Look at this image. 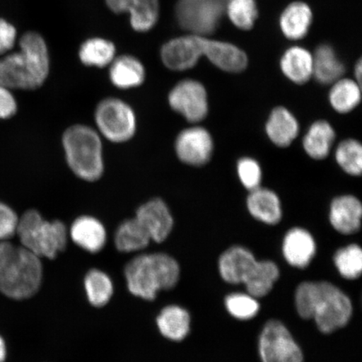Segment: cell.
Listing matches in <instances>:
<instances>
[{
  "label": "cell",
  "instance_id": "cell-1",
  "mask_svg": "<svg viewBox=\"0 0 362 362\" xmlns=\"http://www.w3.org/2000/svg\"><path fill=\"white\" fill-rule=\"evenodd\" d=\"M296 305L303 319H314L321 332L329 334L349 322V297L329 282H305L297 288Z\"/></svg>",
  "mask_w": 362,
  "mask_h": 362
},
{
  "label": "cell",
  "instance_id": "cell-2",
  "mask_svg": "<svg viewBox=\"0 0 362 362\" xmlns=\"http://www.w3.org/2000/svg\"><path fill=\"white\" fill-rule=\"evenodd\" d=\"M49 58L42 35L27 33L20 40V51L0 59V85L11 90L37 89L47 81Z\"/></svg>",
  "mask_w": 362,
  "mask_h": 362
},
{
  "label": "cell",
  "instance_id": "cell-3",
  "mask_svg": "<svg viewBox=\"0 0 362 362\" xmlns=\"http://www.w3.org/2000/svg\"><path fill=\"white\" fill-rule=\"evenodd\" d=\"M129 291L134 296L153 300L160 291H168L177 284L178 262L165 253H151L134 257L124 270Z\"/></svg>",
  "mask_w": 362,
  "mask_h": 362
},
{
  "label": "cell",
  "instance_id": "cell-4",
  "mask_svg": "<svg viewBox=\"0 0 362 362\" xmlns=\"http://www.w3.org/2000/svg\"><path fill=\"white\" fill-rule=\"evenodd\" d=\"M68 166L78 178L93 182L102 177L104 171L101 135L92 127L72 125L62 136Z\"/></svg>",
  "mask_w": 362,
  "mask_h": 362
},
{
  "label": "cell",
  "instance_id": "cell-5",
  "mask_svg": "<svg viewBox=\"0 0 362 362\" xmlns=\"http://www.w3.org/2000/svg\"><path fill=\"white\" fill-rule=\"evenodd\" d=\"M16 233L22 247L40 257L56 259L68 242L66 226L61 221H47L36 210L25 212L19 218Z\"/></svg>",
  "mask_w": 362,
  "mask_h": 362
},
{
  "label": "cell",
  "instance_id": "cell-6",
  "mask_svg": "<svg viewBox=\"0 0 362 362\" xmlns=\"http://www.w3.org/2000/svg\"><path fill=\"white\" fill-rule=\"evenodd\" d=\"M42 274L40 257L17 247L15 255L0 270V291L13 300H25L39 291Z\"/></svg>",
  "mask_w": 362,
  "mask_h": 362
},
{
  "label": "cell",
  "instance_id": "cell-7",
  "mask_svg": "<svg viewBox=\"0 0 362 362\" xmlns=\"http://www.w3.org/2000/svg\"><path fill=\"white\" fill-rule=\"evenodd\" d=\"M94 117L99 134L112 143L128 142L137 129L132 107L119 98L103 99L98 103Z\"/></svg>",
  "mask_w": 362,
  "mask_h": 362
},
{
  "label": "cell",
  "instance_id": "cell-8",
  "mask_svg": "<svg viewBox=\"0 0 362 362\" xmlns=\"http://www.w3.org/2000/svg\"><path fill=\"white\" fill-rule=\"evenodd\" d=\"M228 0H179L176 18L182 28L192 35L214 33L226 11Z\"/></svg>",
  "mask_w": 362,
  "mask_h": 362
},
{
  "label": "cell",
  "instance_id": "cell-9",
  "mask_svg": "<svg viewBox=\"0 0 362 362\" xmlns=\"http://www.w3.org/2000/svg\"><path fill=\"white\" fill-rule=\"evenodd\" d=\"M259 349L262 362H304L300 347L279 320H270L265 325Z\"/></svg>",
  "mask_w": 362,
  "mask_h": 362
},
{
  "label": "cell",
  "instance_id": "cell-10",
  "mask_svg": "<svg viewBox=\"0 0 362 362\" xmlns=\"http://www.w3.org/2000/svg\"><path fill=\"white\" fill-rule=\"evenodd\" d=\"M168 100L172 110L192 124L205 119L209 110L206 90L197 80L180 81L170 90Z\"/></svg>",
  "mask_w": 362,
  "mask_h": 362
},
{
  "label": "cell",
  "instance_id": "cell-11",
  "mask_svg": "<svg viewBox=\"0 0 362 362\" xmlns=\"http://www.w3.org/2000/svg\"><path fill=\"white\" fill-rule=\"evenodd\" d=\"M214 139L203 127L185 129L175 139L176 156L188 165L201 166L209 162L214 153Z\"/></svg>",
  "mask_w": 362,
  "mask_h": 362
},
{
  "label": "cell",
  "instance_id": "cell-12",
  "mask_svg": "<svg viewBox=\"0 0 362 362\" xmlns=\"http://www.w3.org/2000/svg\"><path fill=\"white\" fill-rule=\"evenodd\" d=\"M202 37L192 34L171 40L162 47L163 63L172 71L191 69L203 57Z\"/></svg>",
  "mask_w": 362,
  "mask_h": 362
},
{
  "label": "cell",
  "instance_id": "cell-13",
  "mask_svg": "<svg viewBox=\"0 0 362 362\" xmlns=\"http://www.w3.org/2000/svg\"><path fill=\"white\" fill-rule=\"evenodd\" d=\"M135 218L147 230L151 241L160 243L169 237L174 226V219L166 203L153 198L143 204L136 211Z\"/></svg>",
  "mask_w": 362,
  "mask_h": 362
},
{
  "label": "cell",
  "instance_id": "cell-14",
  "mask_svg": "<svg viewBox=\"0 0 362 362\" xmlns=\"http://www.w3.org/2000/svg\"><path fill=\"white\" fill-rule=\"evenodd\" d=\"M107 6L113 12H128L133 28L139 33H146L153 28L158 18V0H106Z\"/></svg>",
  "mask_w": 362,
  "mask_h": 362
},
{
  "label": "cell",
  "instance_id": "cell-15",
  "mask_svg": "<svg viewBox=\"0 0 362 362\" xmlns=\"http://www.w3.org/2000/svg\"><path fill=\"white\" fill-rule=\"evenodd\" d=\"M203 57L212 64L228 72H241L246 69L247 57L241 49L233 44L217 42L202 37Z\"/></svg>",
  "mask_w": 362,
  "mask_h": 362
},
{
  "label": "cell",
  "instance_id": "cell-16",
  "mask_svg": "<svg viewBox=\"0 0 362 362\" xmlns=\"http://www.w3.org/2000/svg\"><path fill=\"white\" fill-rule=\"evenodd\" d=\"M361 216V203L351 194L334 198L330 204V223L339 233L350 235L358 232Z\"/></svg>",
  "mask_w": 362,
  "mask_h": 362
},
{
  "label": "cell",
  "instance_id": "cell-17",
  "mask_svg": "<svg viewBox=\"0 0 362 362\" xmlns=\"http://www.w3.org/2000/svg\"><path fill=\"white\" fill-rule=\"evenodd\" d=\"M285 259L296 268L305 269L316 253V243L305 229L294 228L285 235L283 243Z\"/></svg>",
  "mask_w": 362,
  "mask_h": 362
},
{
  "label": "cell",
  "instance_id": "cell-18",
  "mask_svg": "<svg viewBox=\"0 0 362 362\" xmlns=\"http://www.w3.org/2000/svg\"><path fill=\"white\" fill-rule=\"evenodd\" d=\"M256 262L255 257L247 248L235 246L221 255L218 264L220 274L226 283L241 284Z\"/></svg>",
  "mask_w": 362,
  "mask_h": 362
},
{
  "label": "cell",
  "instance_id": "cell-19",
  "mask_svg": "<svg viewBox=\"0 0 362 362\" xmlns=\"http://www.w3.org/2000/svg\"><path fill=\"white\" fill-rule=\"evenodd\" d=\"M70 237L76 245L89 252L101 251L107 241L106 229L100 221L90 216H81L71 226Z\"/></svg>",
  "mask_w": 362,
  "mask_h": 362
},
{
  "label": "cell",
  "instance_id": "cell-20",
  "mask_svg": "<svg viewBox=\"0 0 362 362\" xmlns=\"http://www.w3.org/2000/svg\"><path fill=\"white\" fill-rule=\"evenodd\" d=\"M247 209L255 219L268 225L278 224L282 218V206L278 194L269 189L259 187L250 192Z\"/></svg>",
  "mask_w": 362,
  "mask_h": 362
},
{
  "label": "cell",
  "instance_id": "cell-21",
  "mask_svg": "<svg viewBox=\"0 0 362 362\" xmlns=\"http://www.w3.org/2000/svg\"><path fill=\"white\" fill-rule=\"evenodd\" d=\"M265 129L271 141L280 148L291 146L300 132L296 117L284 107H276L272 111Z\"/></svg>",
  "mask_w": 362,
  "mask_h": 362
},
{
  "label": "cell",
  "instance_id": "cell-22",
  "mask_svg": "<svg viewBox=\"0 0 362 362\" xmlns=\"http://www.w3.org/2000/svg\"><path fill=\"white\" fill-rule=\"evenodd\" d=\"M110 66V78L117 88L128 90L138 88L146 80L144 66L134 57L115 58Z\"/></svg>",
  "mask_w": 362,
  "mask_h": 362
},
{
  "label": "cell",
  "instance_id": "cell-23",
  "mask_svg": "<svg viewBox=\"0 0 362 362\" xmlns=\"http://www.w3.org/2000/svg\"><path fill=\"white\" fill-rule=\"evenodd\" d=\"M280 67L293 83L305 84L313 76V56L304 48L292 47L284 54Z\"/></svg>",
  "mask_w": 362,
  "mask_h": 362
},
{
  "label": "cell",
  "instance_id": "cell-24",
  "mask_svg": "<svg viewBox=\"0 0 362 362\" xmlns=\"http://www.w3.org/2000/svg\"><path fill=\"white\" fill-rule=\"evenodd\" d=\"M156 322L162 336L174 341H182L188 336L191 328L188 311L177 305L164 308L158 315Z\"/></svg>",
  "mask_w": 362,
  "mask_h": 362
},
{
  "label": "cell",
  "instance_id": "cell-25",
  "mask_svg": "<svg viewBox=\"0 0 362 362\" xmlns=\"http://www.w3.org/2000/svg\"><path fill=\"white\" fill-rule=\"evenodd\" d=\"M336 139L332 124L325 120L315 122L306 133L303 146L308 156L314 160L327 158Z\"/></svg>",
  "mask_w": 362,
  "mask_h": 362
},
{
  "label": "cell",
  "instance_id": "cell-26",
  "mask_svg": "<svg viewBox=\"0 0 362 362\" xmlns=\"http://www.w3.org/2000/svg\"><path fill=\"white\" fill-rule=\"evenodd\" d=\"M345 66L329 45H321L313 57V76L322 84H333L342 78Z\"/></svg>",
  "mask_w": 362,
  "mask_h": 362
},
{
  "label": "cell",
  "instance_id": "cell-27",
  "mask_svg": "<svg viewBox=\"0 0 362 362\" xmlns=\"http://www.w3.org/2000/svg\"><path fill=\"white\" fill-rule=\"evenodd\" d=\"M312 19V11L306 4L294 2L282 13L280 27L288 39L300 40L305 37L309 31Z\"/></svg>",
  "mask_w": 362,
  "mask_h": 362
},
{
  "label": "cell",
  "instance_id": "cell-28",
  "mask_svg": "<svg viewBox=\"0 0 362 362\" xmlns=\"http://www.w3.org/2000/svg\"><path fill=\"white\" fill-rule=\"evenodd\" d=\"M279 277L278 266L272 261H257L243 284L247 293L255 298L267 296Z\"/></svg>",
  "mask_w": 362,
  "mask_h": 362
},
{
  "label": "cell",
  "instance_id": "cell-29",
  "mask_svg": "<svg viewBox=\"0 0 362 362\" xmlns=\"http://www.w3.org/2000/svg\"><path fill=\"white\" fill-rule=\"evenodd\" d=\"M115 241L117 250L132 252L147 247L151 238L147 230L134 217L120 224L116 230Z\"/></svg>",
  "mask_w": 362,
  "mask_h": 362
},
{
  "label": "cell",
  "instance_id": "cell-30",
  "mask_svg": "<svg viewBox=\"0 0 362 362\" xmlns=\"http://www.w3.org/2000/svg\"><path fill=\"white\" fill-rule=\"evenodd\" d=\"M361 86L355 80L341 78L333 83L329 100L334 111L341 115L351 112L361 100Z\"/></svg>",
  "mask_w": 362,
  "mask_h": 362
},
{
  "label": "cell",
  "instance_id": "cell-31",
  "mask_svg": "<svg viewBox=\"0 0 362 362\" xmlns=\"http://www.w3.org/2000/svg\"><path fill=\"white\" fill-rule=\"evenodd\" d=\"M115 45L107 40L93 38L88 40L80 48L79 57L88 66L99 68L110 66L115 58Z\"/></svg>",
  "mask_w": 362,
  "mask_h": 362
},
{
  "label": "cell",
  "instance_id": "cell-32",
  "mask_svg": "<svg viewBox=\"0 0 362 362\" xmlns=\"http://www.w3.org/2000/svg\"><path fill=\"white\" fill-rule=\"evenodd\" d=\"M84 287L90 304L95 307L106 305L113 294L111 279L98 269L88 272L84 279Z\"/></svg>",
  "mask_w": 362,
  "mask_h": 362
},
{
  "label": "cell",
  "instance_id": "cell-33",
  "mask_svg": "<svg viewBox=\"0 0 362 362\" xmlns=\"http://www.w3.org/2000/svg\"><path fill=\"white\" fill-rule=\"evenodd\" d=\"M336 160L346 174L359 176L362 171V146L356 139H348L339 144Z\"/></svg>",
  "mask_w": 362,
  "mask_h": 362
},
{
  "label": "cell",
  "instance_id": "cell-34",
  "mask_svg": "<svg viewBox=\"0 0 362 362\" xmlns=\"http://www.w3.org/2000/svg\"><path fill=\"white\" fill-rule=\"evenodd\" d=\"M334 262L343 278H359L362 272L361 248L356 244L342 247L334 255Z\"/></svg>",
  "mask_w": 362,
  "mask_h": 362
},
{
  "label": "cell",
  "instance_id": "cell-35",
  "mask_svg": "<svg viewBox=\"0 0 362 362\" xmlns=\"http://www.w3.org/2000/svg\"><path fill=\"white\" fill-rule=\"evenodd\" d=\"M226 11L234 25L245 30L252 28L259 16L255 0H228Z\"/></svg>",
  "mask_w": 362,
  "mask_h": 362
},
{
  "label": "cell",
  "instance_id": "cell-36",
  "mask_svg": "<svg viewBox=\"0 0 362 362\" xmlns=\"http://www.w3.org/2000/svg\"><path fill=\"white\" fill-rule=\"evenodd\" d=\"M225 305L234 318L247 320L259 313L260 305L256 298L249 293H234L226 296Z\"/></svg>",
  "mask_w": 362,
  "mask_h": 362
},
{
  "label": "cell",
  "instance_id": "cell-37",
  "mask_svg": "<svg viewBox=\"0 0 362 362\" xmlns=\"http://www.w3.org/2000/svg\"><path fill=\"white\" fill-rule=\"evenodd\" d=\"M238 174L243 187L248 191L260 187L262 178L261 166L255 158L245 157L238 163Z\"/></svg>",
  "mask_w": 362,
  "mask_h": 362
},
{
  "label": "cell",
  "instance_id": "cell-38",
  "mask_svg": "<svg viewBox=\"0 0 362 362\" xmlns=\"http://www.w3.org/2000/svg\"><path fill=\"white\" fill-rule=\"evenodd\" d=\"M19 217L6 204L0 202V241H6L16 233Z\"/></svg>",
  "mask_w": 362,
  "mask_h": 362
},
{
  "label": "cell",
  "instance_id": "cell-39",
  "mask_svg": "<svg viewBox=\"0 0 362 362\" xmlns=\"http://www.w3.org/2000/svg\"><path fill=\"white\" fill-rule=\"evenodd\" d=\"M17 37L16 27L0 18V55L10 52Z\"/></svg>",
  "mask_w": 362,
  "mask_h": 362
},
{
  "label": "cell",
  "instance_id": "cell-40",
  "mask_svg": "<svg viewBox=\"0 0 362 362\" xmlns=\"http://www.w3.org/2000/svg\"><path fill=\"white\" fill-rule=\"evenodd\" d=\"M17 103L11 90L0 85V119H7L16 115Z\"/></svg>",
  "mask_w": 362,
  "mask_h": 362
},
{
  "label": "cell",
  "instance_id": "cell-41",
  "mask_svg": "<svg viewBox=\"0 0 362 362\" xmlns=\"http://www.w3.org/2000/svg\"><path fill=\"white\" fill-rule=\"evenodd\" d=\"M17 247L7 241L0 243V270L7 264L16 251Z\"/></svg>",
  "mask_w": 362,
  "mask_h": 362
},
{
  "label": "cell",
  "instance_id": "cell-42",
  "mask_svg": "<svg viewBox=\"0 0 362 362\" xmlns=\"http://www.w3.org/2000/svg\"><path fill=\"white\" fill-rule=\"evenodd\" d=\"M7 350L6 345L4 339L0 337V362H4L6 360Z\"/></svg>",
  "mask_w": 362,
  "mask_h": 362
},
{
  "label": "cell",
  "instance_id": "cell-43",
  "mask_svg": "<svg viewBox=\"0 0 362 362\" xmlns=\"http://www.w3.org/2000/svg\"><path fill=\"white\" fill-rule=\"evenodd\" d=\"M361 76H362V64H361V60H359L358 62H357V64L356 65L355 68V78L356 81L357 83L360 84L361 86Z\"/></svg>",
  "mask_w": 362,
  "mask_h": 362
}]
</instances>
